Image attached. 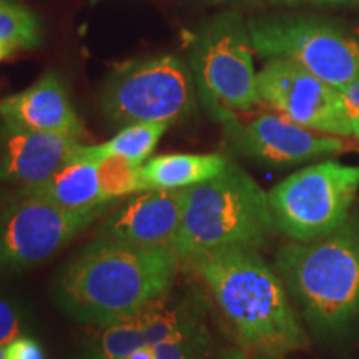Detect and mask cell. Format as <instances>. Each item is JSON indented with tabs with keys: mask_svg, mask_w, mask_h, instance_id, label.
I'll return each instance as SVG.
<instances>
[{
	"mask_svg": "<svg viewBox=\"0 0 359 359\" xmlns=\"http://www.w3.org/2000/svg\"><path fill=\"white\" fill-rule=\"evenodd\" d=\"M0 359H6V346H0Z\"/></svg>",
	"mask_w": 359,
	"mask_h": 359,
	"instance_id": "obj_31",
	"label": "cell"
},
{
	"mask_svg": "<svg viewBox=\"0 0 359 359\" xmlns=\"http://www.w3.org/2000/svg\"><path fill=\"white\" fill-rule=\"evenodd\" d=\"M353 135H354V137H356L358 140H359V122L353 123Z\"/></svg>",
	"mask_w": 359,
	"mask_h": 359,
	"instance_id": "obj_29",
	"label": "cell"
},
{
	"mask_svg": "<svg viewBox=\"0 0 359 359\" xmlns=\"http://www.w3.org/2000/svg\"><path fill=\"white\" fill-rule=\"evenodd\" d=\"M79 154V151H77ZM25 195L40 196L70 212H93L109 208L110 201L103 198L98 178V161H90L75 156L67 165L37 187L17 188Z\"/></svg>",
	"mask_w": 359,
	"mask_h": 359,
	"instance_id": "obj_15",
	"label": "cell"
},
{
	"mask_svg": "<svg viewBox=\"0 0 359 359\" xmlns=\"http://www.w3.org/2000/svg\"><path fill=\"white\" fill-rule=\"evenodd\" d=\"M156 359H241L245 351L241 348L222 349L217 346L212 327L190 338L161 343L155 346Z\"/></svg>",
	"mask_w": 359,
	"mask_h": 359,
	"instance_id": "obj_21",
	"label": "cell"
},
{
	"mask_svg": "<svg viewBox=\"0 0 359 359\" xmlns=\"http://www.w3.org/2000/svg\"><path fill=\"white\" fill-rule=\"evenodd\" d=\"M251 359H283L281 356H269V354H253Z\"/></svg>",
	"mask_w": 359,
	"mask_h": 359,
	"instance_id": "obj_28",
	"label": "cell"
},
{
	"mask_svg": "<svg viewBox=\"0 0 359 359\" xmlns=\"http://www.w3.org/2000/svg\"><path fill=\"white\" fill-rule=\"evenodd\" d=\"M259 102L313 132L353 135L339 88L283 58H268L258 72Z\"/></svg>",
	"mask_w": 359,
	"mask_h": 359,
	"instance_id": "obj_10",
	"label": "cell"
},
{
	"mask_svg": "<svg viewBox=\"0 0 359 359\" xmlns=\"http://www.w3.org/2000/svg\"><path fill=\"white\" fill-rule=\"evenodd\" d=\"M358 4H359V0H358Z\"/></svg>",
	"mask_w": 359,
	"mask_h": 359,
	"instance_id": "obj_34",
	"label": "cell"
},
{
	"mask_svg": "<svg viewBox=\"0 0 359 359\" xmlns=\"http://www.w3.org/2000/svg\"><path fill=\"white\" fill-rule=\"evenodd\" d=\"M29 314L19 302L0 294V346H7L29 330Z\"/></svg>",
	"mask_w": 359,
	"mask_h": 359,
	"instance_id": "obj_22",
	"label": "cell"
},
{
	"mask_svg": "<svg viewBox=\"0 0 359 359\" xmlns=\"http://www.w3.org/2000/svg\"><path fill=\"white\" fill-rule=\"evenodd\" d=\"M170 123L143 122L127 125L102 145H93L98 160L107 156H122L133 165H143L150 160L151 151L158 145L160 138L167 132Z\"/></svg>",
	"mask_w": 359,
	"mask_h": 359,
	"instance_id": "obj_17",
	"label": "cell"
},
{
	"mask_svg": "<svg viewBox=\"0 0 359 359\" xmlns=\"http://www.w3.org/2000/svg\"><path fill=\"white\" fill-rule=\"evenodd\" d=\"M222 125L230 150L268 167H293L348 150V143L334 135L314 133L283 115L263 114L250 122L233 115Z\"/></svg>",
	"mask_w": 359,
	"mask_h": 359,
	"instance_id": "obj_11",
	"label": "cell"
},
{
	"mask_svg": "<svg viewBox=\"0 0 359 359\" xmlns=\"http://www.w3.org/2000/svg\"><path fill=\"white\" fill-rule=\"evenodd\" d=\"M359 190V167L321 161L299 170L268 193L278 231L299 243L321 240L348 222Z\"/></svg>",
	"mask_w": 359,
	"mask_h": 359,
	"instance_id": "obj_8",
	"label": "cell"
},
{
	"mask_svg": "<svg viewBox=\"0 0 359 359\" xmlns=\"http://www.w3.org/2000/svg\"><path fill=\"white\" fill-rule=\"evenodd\" d=\"M0 42L15 48H37L42 42L39 17L15 0H0Z\"/></svg>",
	"mask_w": 359,
	"mask_h": 359,
	"instance_id": "obj_19",
	"label": "cell"
},
{
	"mask_svg": "<svg viewBox=\"0 0 359 359\" xmlns=\"http://www.w3.org/2000/svg\"><path fill=\"white\" fill-rule=\"evenodd\" d=\"M6 359H47L43 346L32 336H20L6 346Z\"/></svg>",
	"mask_w": 359,
	"mask_h": 359,
	"instance_id": "obj_23",
	"label": "cell"
},
{
	"mask_svg": "<svg viewBox=\"0 0 359 359\" xmlns=\"http://www.w3.org/2000/svg\"><path fill=\"white\" fill-rule=\"evenodd\" d=\"M276 271L314 334L344 333L359 318V223L346 222L321 240L285 245Z\"/></svg>",
	"mask_w": 359,
	"mask_h": 359,
	"instance_id": "obj_3",
	"label": "cell"
},
{
	"mask_svg": "<svg viewBox=\"0 0 359 359\" xmlns=\"http://www.w3.org/2000/svg\"><path fill=\"white\" fill-rule=\"evenodd\" d=\"M95 327L85 359H127L135 349L148 346L137 314Z\"/></svg>",
	"mask_w": 359,
	"mask_h": 359,
	"instance_id": "obj_18",
	"label": "cell"
},
{
	"mask_svg": "<svg viewBox=\"0 0 359 359\" xmlns=\"http://www.w3.org/2000/svg\"><path fill=\"white\" fill-rule=\"evenodd\" d=\"M255 52L283 58L336 88L359 80V37L321 15L283 13L246 22Z\"/></svg>",
	"mask_w": 359,
	"mask_h": 359,
	"instance_id": "obj_7",
	"label": "cell"
},
{
	"mask_svg": "<svg viewBox=\"0 0 359 359\" xmlns=\"http://www.w3.org/2000/svg\"><path fill=\"white\" fill-rule=\"evenodd\" d=\"M15 50H17V48L13 47V45L6 43V42H0V62L6 60V58L8 55H12V53L15 52Z\"/></svg>",
	"mask_w": 359,
	"mask_h": 359,
	"instance_id": "obj_27",
	"label": "cell"
},
{
	"mask_svg": "<svg viewBox=\"0 0 359 359\" xmlns=\"http://www.w3.org/2000/svg\"><path fill=\"white\" fill-rule=\"evenodd\" d=\"M183 190H145L115 206L98 224L95 238L138 246H172L185 210Z\"/></svg>",
	"mask_w": 359,
	"mask_h": 359,
	"instance_id": "obj_12",
	"label": "cell"
},
{
	"mask_svg": "<svg viewBox=\"0 0 359 359\" xmlns=\"http://www.w3.org/2000/svg\"><path fill=\"white\" fill-rule=\"evenodd\" d=\"M98 178L103 198L110 203L128 195L145 191L142 165H133L122 156H107L98 163Z\"/></svg>",
	"mask_w": 359,
	"mask_h": 359,
	"instance_id": "obj_20",
	"label": "cell"
},
{
	"mask_svg": "<svg viewBox=\"0 0 359 359\" xmlns=\"http://www.w3.org/2000/svg\"><path fill=\"white\" fill-rule=\"evenodd\" d=\"M278 6H302V4H325V0H266Z\"/></svg>",
	"mask_w": 359,
	"mask_h": 359,
	"instance_id": "obj_26",
	"label": "cell"
},
{
	"mask_svg": "<svg viewBox=\"0 0 359 359\" xmlns=\"http://www.w3.org/2000/svg\"><path fill=\"white\" fill-rule=\"evenodd\" d=\"M210 2H224V0H210Z\"/></svg>",
	"mask_w": 359,
	"mask_h": 359,
	"instance_id": "obj_33",
	"label": "cell"
},
{
	"mask_svg": "<svg viewBox=\"0 0 359 359\" xmlns=\"http://www.w3.org/2000/svg\"><path fill=\"white\" fill-rule=\"evenodd\" d=\"M344 2H349V0H325V4H333V6H336V4H344Z\"/></svg>",
	"mask_w": 359,
	"mask_h": 359,
	"instance_id": "obj_30",
	"label": "cell"
},
{
	"mask_svg": "<svg viewBox=\"0 0 359 359\" xmlns=\"http://www.w3.org/2000/svg\"><path fill=\"white\" fill-rule=\"evenodd\" d=\"M182 264L203 281L245 353L283 358L309 346L285 283L258 250H218Z\"/></svg>",
	"mask_w": 359,
	"mask_h": 359,
	"instance_id": "obj_2",
	"label": "cell"
},
{
	"mask_svg": "<svg viewBox=\"0 0 359 359\" xmlns=\"http://www.w3.org/2000/svg\"><path fill=\"white\" fill-rule=\"evenodd\" d=\"M100 110L111 125L175 123L191 116L198 105L195 79L177 55L135 58L118 65L100 90Z\"/></svg>",
	"mask_w": 359,
	"mask_h": 359,
	"instance_id": "obj_6",
	"label": "cell"
},
{
	"mask_svg": "<svg viewBox=\"0 0 359 359\" xmlns=\"http://www.w3.org/2000/svg\"><path fill=\"white\" fill-rule=\"evenodd\" d=\"M182 259L172 246H138L95 238L62 268L53 298L82 325L133 316L175 286Z\"/></svg>",
	"mask_w": 359,
	"mask_h": 359,
	"instance_id": "obj_1",
	"label": "cell"
},
{
	"mask_svg": "<svg viewBox=\"0 0 359 359\" xmlns=\"http://www.w3.org/2000/svg\"><path fill=\"white\" fill-rule=\"evenodd\" d=\"M339 92L341 97H343L344 111H346L349 122H359V80L346 85V87L341 88Z\"/></svg>",
	"mask_w": 359,
	"mask_h": 359,
	"instance_id": "obj_24",
	"label": "cell"
},
{
	"mask_svg": "<svg viewBox=\"0 0 359 359\" xmlns=\"http://www.w3.org/2000/svg\"><path fill=\"white\" fill-rule=\"evenodd\" d=\"M0 120L39 132L82 138L83 122L70 102L69 88L55 70H48L29 88L0 102Z\"/></svg>",
	"mask_w": 359,
	"mask_h": 359,
	"instance_id": "obj_14",
	"label": "cell"
},
{
	"mask_svg": "<svg viewBox=\"0 0 359 359\" xmlns=\"http://www.w3.org/2000/svg\"><path fill=\"white\" fill-rule=\"evenodd\" d=\"M82 145L75 137L0 122V182L37 187L72 163Z\"/></svg>",
	"mask_w": 359,
	"mask_h": 359,
	"instance_id": "obj_13",
	"label": "cell"
},
{
	"mask_svg": "<svg viewBox=\"0 0 359 359\" xmlns=\"http://www.w3.org/2000/svg\"><path fill=\"white\" fill-rule=\"evenodd\" d=\"M109 208L70 212L15 191L0 208V273H22L55 257Z\"/></svg>",
	"mask_w": 359,
	"mask_h": 359,
	"instance_id": "obj_9",
	"label": "cell"
},
{
	"mask_svg": "<svg viewBox=\"0 0 359 359\" xmlns=\"http://www.w3.org/2000/svg\"><path fill=\"white\" fill-rule=\"evenodd\" d=\"M253 50L248 25L235 11L212 17L191 40L190 70L198 100L219 123L259 103Z\"/></svg>",
	"mask_w": 359,
	"mask_h": 359,
	"instance_id": "obj_5",
	"label": "cell"
},
{
	"mask_svg": "<svg viewBox=\"0 0 359 359\" xmlns=\"http://www.w3.org/2000/svg\"><path fill=\"white\" fill-rule=\"evenodd\" d=\"M219 154H170L142 165L145 190H183L217 177L228 165Z\"/></svg>",
	"mask_w": 359,
	"mask_h": 359,
	"instance_id": "obj_16",
	"label": "cell"
},
{
	"mask_svg": "<svg viewBox=\"0 0 359 359\" xmlns=\"http://www.w3.org/2000/svg\"><path fill=\"white\" fill-rule=\"evenodd\" d=\"M268 193L235 161L187 188L182 224L172 248L180 259L226 248H262L275 235Z\"/></svg>",
	"mask_w": 359,
	"mask_h": 359,
	"instance_id": "obj_4",
	"label": "cell"
},
{
	"mask_svg": "<svg viewBox=\"0 0 359 359\" xmlns=\"http://www.w3.org/2000/svg\"><path fill=\"white\" fill-rule=\"evenodd\" d=\"M4 200H6V196H4L2 193H0V208H2V205H4Z\"/></svg>",
	"mask_w": 359,
	"mask_h": 359,
	"instance_id": "obj_32",
	"label": "cell"
},
{
	"mask_svg": "<svg viewBox=\"0 0 359 359\" xmlns=\"http://www.w3.org/2000/svg\"><path fill=\"white\" fill-rule=\"evenodd\" d=\"M127 359H156L155 346H142L135 349Z\"/></svg>",
	"mask_w": 359,
	"mask_h": 359,
	"instance_id": "obj_25",
	"label": "cell"
}]
</instances>
